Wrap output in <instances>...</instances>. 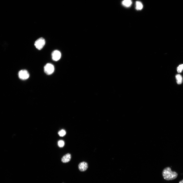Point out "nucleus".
<instances>
[{"label":"nucleus","instance_id":"11","mask_svg":"<svg viewBox=\"0 0 183 183\" xmlns=\"http://www.w3.org/2000/svg\"><path fill=\"white\" fill-rule=\"evenodd\" d=\"M183 70V64H181L177 68V71L178 73H180Z\"/></svg>","mask_w":183,"mask_h":183},{"label":"nucleus","instance_id":"14","mask_svg":"<svg viewBox=\"0 0 183 183\" xmlns=\"http://www.w3.org/2000/svg\"><path fill=\"white\" fill-rule=\"evenodd\" d=\"M179 183H183V179Z\"/></svg>","mask_w":183,"mask_h":183},{"label":"nucleus","instance_id":"10","mask_svg":"<svg viewBox=\"0 0 183 183\" xmlns=\"http://www.w3.org/2000/svg\"><path fill=\"white\" fill-rule=\"evenodd\" d=\"M143 7L142 3L141 2L137 1L136 2V9L137 10H141Z\"/></svg>","mask_w":183,"mask_h":183},{"label":"nucleus","instance_id":"5","mask_svg":"<svg viewBox=\"0 0 183 183\" xmlns=\"http://www.w3.org/2000/svg\"><path fill=\"white\" fill-rule=\"evenodd\" d=\"M51 56L52 59L53 60L57 61L60 59L61 54L59 51L55 50L52 52Z\"/></svg>","mask_w":183,"mask_h":183},{"label":"nucleus","instance_id":"1","mask_svg":"<svg viewBox=\"0 0 183 183\" xmlns=\"http://www.w3.org/2000/svg\"><path fill=\"white\" fill-rule=\"evenodd\" d=\"M162 175L165 180L170 181L175 179L177 177L178 174L175 171H172L170 168L167 167L163 170Z\"/></svg>","mask_w":183,"mask_h":183},{"label":"nucleus","instance_id":"4","mask_svg":"<svg viewBox=\"0 0 183 183\" xmlns=\"http://www.w3.org/2000/svg\"><path fill=\"white\" fill-rule=\"evenodd\" d=\"M29 74L28 72L25 70H22L20 71L18 73V76L21 79L25 80L27 79L29 77Z\"/></svg>","mask_w":183,"mask_h":183},{"label":"nucleus","instance_id":"7","mask_svg":"<svg viewBox=\"0 0 183 183\" xmlns=\"http://www.w3.org/2000/svg\"><path fill=\"white\" fill-rule=\"evenodd\" d=\"M71 159V154L68 153L63 156L61 159L62 162L64 163H67L70 161Z\"/></svg>","mask_w":183,"mask_h":183},{"label":"nucleus","instance_id":"2","mask_svg":"<svg viewBox=\"0 0 183 183\" xmlns=\"http://www.w3.org/2000/svg\"><path fill=\"white\" fill-rule=\"evenodd\" d=\"M45 41L44 38L41 37L38 39L35 42L34 45L36 48L38 50H41L44 46Z\"/></svg>","mask_w":183,"mask_h":183},{"label":"nucleus","instance_id":"13","mask_svg":"<svg viewBox=\"0 0 183 183\" xmlns=\"http://www.w3.org/2000/svg\"><path fill=\"white\" fill-rule=\"evenodd\" d=\"M58 145L60 147H62L64 146V141L60 140L58 142Z\"/></svg>","mask_w":183,"mask_h":183},{"label":"nucleus","instance_id":"6","mask_svg":"<svg viewBox=\"0 0 183 183\" xmlns=\"http://www.w3.org/2000/svg\"><path fill=\"white\" fill-rule=\"evenodd\" d=\"M78 169L81 172L85 171L88 168V165L87 163L85 162L80 163L78 165Z\"/></svg>","mask_w":183,"mask_h":183},{"label":"nucleus","instance_id":"9","mask_svg":"<svg viewBox=\"0 0 183 183\" xmlns=\"http://www.w3.org/2000/svg\"><path fill=\"white\" fill-rule=\"evenodd\" d=\"M176 78L177 84L180 85L182 84L183 82V78L181 75L180 74L176 75Z\"/></svg>","mask_w":183,"mask_h":183},{"label":"nucleus","instance_id":"8","mask_svg":"<svg viewBox=\"0 0 183 183\" xmlns=\"http://www.w3.org/2000/svg\"><path fill=\"white\" fill-rule=\"evenodd\" d=\"M132 3L131 0H124L122 2V4L124 6L128 7L132 5Z\"/></svg>","mask_w":183,"mask_h":183},{"label":"nucleus","instance_id":"12","mask_svg":"<svg viewBox=\"0 0 183 183\" xmlns=\"http://www.w3.org/2000/svg\"><path fill=\"white\" fill-rule=\"evenodd\" d=\"M66 134V132L64 130H62L60 131L58 133L59 135L61 137L64 136Z\"/></svg>","mask_w":183,"mask_h":183},{"label":"nucleus","instance_id":"3","mask_svg":"<svg viewBox=\"0 0 183 183\" xmlns=\"http://www.w3.org/2000/svg\"><path fill=\"white\" fill-rule=\"evenodd\" d=\"M45 72L48 75H50L53 73L55 70L54 65L50 63H48L44 68Z\"/></svg>","mask_w":183,"mask_h":183}]
</instances>
